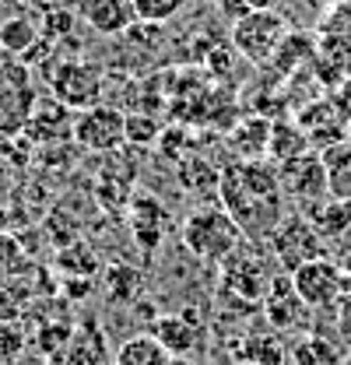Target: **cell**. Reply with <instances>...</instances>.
<instances>
[{"label": "cell", "mask_w": 351, "mask_h": 365, "mask_svg": "<svg viewBox=\"0 0 351 365\" xmlns=\"http://www.w3.org/2000/svg\"><path fill=\"white\" fill-rule=\"evenodd\" d=\"M74 140L85 148V151H95V155H113L116 148H123L127 140V113L102 102L95 109H85L74 116Z\"/></svg>", "instance_id": "cell-9"}, {"label": "cell", "mask_w": 351, "mask_h": 365, "mask_svg": "<svg viewBox=\"0 0 351 365\" xmlns=\"http://www.w3.org/2000/svg\"><path fill=\"white\" fill-rule=\"evenodd\" d=\"M274 277H278L274 274V257L267 253V246L243 239L239 250L221 264V295L235 299L243 306H257V302H263Z\"/></svg>", "instance_id": "cell-3"}, {"label": "cell", "mask_w": 351, "mask_h": 365, "mask_svg": "<svg viewBox=\"0 0 351 365\" xmlns=\"http://www.w3.org/2000/svg\"><path fill=\"white\" fill-rule=\"evenodd\" d=\"M267 253L274 257V264L281 267V274H295L302 264L327 257V242L320 239V232L312 228L302 211H292L281 218V225L270 232V239L263 242Z\"/></svg>", "instance_id": "cell-4"}, {"label": "cell", "mask_w": 351, "mask_h": 365, "mask_svg": "<svg viewBox=\"0 0 351 365\" xmlns=\"http://www.w3.org/2000/svg\"><path fill=\"white\" fill-rule=\"evenodd\" d=\"M278 169V182H281V193L288 200L299 204V211H309L312 204L327 200V173H323V158L320 151H306L285 165H274Z\"/></svg>", "instance_id": "cell-10"}, {"label": "cell", "mask_w": 351, "mask_h": 365, "mask_svg": "<svg viewBox=\"0 0 351 365\" xmlns=\"http://www.w3.org/2000/svg\"><path fill=\"white\" fill-rule=\"evenodd\" d=\"M186 7V0H133V14L144 25H162Z\"/></svg>", "instance_id": "cell-30"}, {"label": "cell", "mask_w": 351, "mask_h": 365, "mask_svg": "<svg viewBox=\"0 0 351 365\" xmlns=\"http://www.w3.org/2000/svg\"><path fill=\"white\" fill-rule=\"evenodd\" d=\"M25 351V334L14 319H0V362H14Z\"/></svg>", "instance_id": "cell-31"}, {"label": "cell", "mask_w": 351, "mask_h": 365, "mask_svg": "<svg viewBox=\"0 0 351 365\" xmlns=\"http://www.w3.org/2000/svg\"><path fill=\"white\" fill-rule=\"evenodd\" d=\"M36 43H39V29H36L32 18L18 14V18H7V21L0 25V49H4V53L25 60V56L36 49Z\"/></svg>", "instance_id": "cell-25"}, {"label": "cell", "mask_w": 351, "mask_h": 365, "mask_svg": "<svg viewBox=\"0 0 351 365\" xmlns=\"http://www.w3.org/2000/svg\"><path fill=\"white\" fill-rule=\"evenodd\" d=\"M81 18L102 36H120L133 29V0H81Z\"/></svg>", "instance_id": "cell-18"}, {"label": "cell", "mask_w": 351, "mask_h": 365, "mask_svg": "<svg viewBox=\"0 0 351 365\" xmlns=\"http://www.w3.org/2000/svg\"><path fill=\"white\" fill-rule=\"evenodd\" d=\"M288 359L292 365H341V348L323 334H302L292 344Z\"/></svg>", "instance_id": "cell-24"}, {"label": "cell", "mask_w": 351, "mask_h": 365, "mask_svg": "<svg viewBox=\"0 0 351 365\" xmlns=\"http://www.w3.org/2000/svg\"><path fill=\"white\" fill-rule=\"evenodd\" d=\"M306 151H312V148H309L306 134L299 130V123H295V120H274V123H270V148H267V162L285 165V162H292V158H299V155H306Z\"/></svg>", "instance_id": "cell-23"}, {"label": "cell", "mask_w": 351, "mask_h": 365, "mask_svg": "<svg viewBox=\"0 0 351 365\" xmlns=\"http://www.w3.org/2000/svg\"><path fill=\"white\" fill-rule=\"evenodd\" d=\"M285 344L278 341V334H253L243 344V362L246 365H285Z\"/></svg>", "instance_id": "cell-26"}, {"label": "cell", "mask_w": 351, "mask_h": 365, "mask_svg": "<svg viewBox=\"0 0 351 365\" xmlns=\"http://www.w3.org/2000/svg\"><path fill=\"white\" fill-rule=\"evenodd\" d=\"M327 98L334 102V109L351 123V78L348 81H341V85H334V88L327 91Z\"/></svg>", "instance_id": "cell-34"}, {"label": "cell", "mask_w": 351, "mask_h": 365, "mask_svg": "<svg viewBox=\"0 0 351 365\" xmlns=\"http://www.w3.org/2000/svg\"><path fill=\"white\" fill-rule=\"evenodd\" d=\"M36 106H39V91L29 63L4 60L0 63V137L25 134Z\"/></svg>", "instance_id": "cell-5"}, {"label": "cell", "mask_w": 351, "mask_h": 365, "mask_svg": "<svg viewBox=\"0 0 351 365\" xmlns=\"http://www.w3.org/2000/svg\"><path fill=\"white\" fill-rule=\"evenodd\" d=\"M299 299L306 302L312 313H327V309H337L341 299L351 292V274L330 260V257H320V260H309L302 264L295 274H288Z\"/></svg>", "instance_id": "cell-8"}, {"label": "cell", "mask_w": 351, "mask_h": 365, "mask_svg": "<svg viewBox=\"0 0 351 365\" xmlns=\"http://www.w3.org/2000/svg\"><path fill=\"white\" fill-rule=\"evenodd\" d=\"M334 313H337V334H341V337L351 344V292L341 299V306H337Z\"/></svg>", "instance_id": "cell-35"}, {"label": "cell", "mask_w": 351, "mask_h": 365, "mask_svg": "<svg viewBox=\"0 0 351 365\" xmlns=\"http://www.w3.org/2000/svg\"><path fill=\"white\" fill-rule=\"evenodd\" d=\"M113 365H173V355L162 348V341L155 334H131L116 348Z\"/></svg>", "instance_id": "cell-22"}, {"label": "cell", "mask_w": 351, "mask_h": 365, "mask_svg": "<svg viewBox=\"0 0 351 365\" xmlns=\"http://www.w3.org/2000/svg\"><path fill=\"white\" fill-rule=\"evenodd\" d=\"M158 137V123L148 120V116H127V140H137V144H148Z\"/></svg>", "instance_id": "cell-32"}, {"label": "cell", "mask_w": 351, "mask_h": 365, "mask_svg": "<svg viewBox=\"0 0 351 365\" xmlns=\"http://www.w3.org/2000/svg\"><path fill=\"white\" fill-rule=\"evenodd\" d=\"M260 306H263V313H267V319L274 323V334L302 330L306 319L312 317V309L299 299V292H295V284H292L288 274H278V277L270 281V288H267Z\"/></svg>", "instance_id": "cell-12"}, {"label": "cell", "mask_w": 351, "mask_h": 365, "mask_svg": "<svg viewBox=\"0 0 351 365\" xmlns=\"http://www.w3.org/2000/svg\"><path fill=\"white\" fill-rule=\"evenodd\" d=\"M320 158H323V173H327V193L337 200H351V144L337 140V144L323 148Z\"/></svg>", "instance_id": "cell-21"}, {"label": "cell", "mask_w": 351, "mask_h": 365, "mask_svg": "<svg viewBox=\"0 0 351 365\" xmlns=\"http://www.w3.org/2000/svg\"><path fill=\"white\" fill-rule=\"evenodd\" d=\"M179 239L197 260L221 267L239 250L243 232L228 218V211L221 204H200L179 222Z\"/></svg>", "instance_id": "cell-2"}, {"label": "cell", "mask_w": 351, "mask_h": 365, "mask_svg": "<svg viewBox=\"0 0 351 365\" xmlns=\"http://www.w3.org/2000/svg\"><path fill=\"white\" fill-rule=\"evenodd\" d=\"M295 123H299V130L306 134L309 148H316V151H323V148H330V144H337V140H348V120L334 109V102H330L327 95L306 102V106L295 113Z\"/></svg>", "instance_id": "cell-11"}, {"label": "cell", "mask_w": 351, "mask_h": 365, "mask_svg": "<svg viewBox=\"0 0 351 365\" xmlns=\"http://www.w3.org/2000/svg\"><path fill=\"white\" fill-rule=\"evenodd\" d=\"M29 271V253L21 246V239L7 228H0V284L4 281H14Z\"/></svg>", "instance_id": "cell-27"}, {"label": "cell", "mask_w": 351, "mask_h": 365, "mask_svg": "<svg viewBox=\"0 0 351 365\" xmlns=\"http://www.w3.org/2000/svg\"><path fill=\"white\" fill-rule=\"evenodd\" d=\"M4 218H7V197L0 193V225H4Z\"/></svg>", "instance_id": "cell-37"}, {"label": "cell", "mask_w": 351, "mask_h": 365, "mask_svg": "<svg viewBox=\"0 0 351 365\" xmlns=\"http://www.w3.org/2000/svg\"><path fill=\"white\" fill-rule=\"evenodd\" d=\"M71 337H74V327H71V323H43L39 334H36V351L53 362V359L67 348Z\"/></svg>", "instance_id": "cell-29"}, {"label": "cell", "mask_w": 351, "mask_h": 365, "mask_svg": "<svg viewBox=\"0 0 351 365\" xmlns=\"http://www.w3.org/2000/svg\"><path fill=\"white\" fill-rule=\"evenodd\" d=\"M155 337L162 341V348H166L173 359H183V355H190V348L197 344L200 327H197V319H190V313L158 317L155 319Z\"/></svg>", "instance_id": "cell-20"}, {"label": "cell", "mask_w": 351, "mask_h": 365, "mask_svg": "<svg viewBox=\"0 0 351 365\" xmlns=\"http://www.w3.org/2000/svg\"><path fill=\"white\" fill-rule=\"evenodd\" d=\"M74 116L67 106H60L56 98L53 102H39L29 127H25V137L32 144H56V140H74Z\"/></svg>", "instance_id": "cell-16"}, {"label": "cell", "mask_w": 351, "mask_h": 365, "mask_svg": "<svg viewBox=\"0 0 351 365\" xmlns=\"http://www.w3.org/2000/svg\"><path fill=\"white\" fill-rule=\"evenodd\" d=\"M288 18L278 11H250L239 21H232V49L239 53V60L267 67V60L278 53V46L288 39Z\"/></svg>", "instance_id": "cell-6"}, {"label": "cell", "mask_w": 351, "mask_h": 365, "mask_svg": "<svg viewBox=\"0 0 351 365\" xmlns=\"http://www.w3.org/2000/svg\"><path fill=\"white\" fill-rule=\"evenodd\" d=\"M127 222H131V235L137 239V246H141L144 253H151V250L166 239L169 211H166V204H162L158 197H151V193H133Z\"/></svg>", "instance_id": "cell-14"}, {"label": "cell", "mask_w": 351, "mask_h": 365, "mask_svg": "<svg viewBox=\"0 0 351 365\" xmlns=\"http://www.w3.org/2000/svg\"><path fill=\"white\" fill-rule=\"evenodd\" d=\"M312 78L330 91L334 85L351 78V39L337 36V32H320L316 36V49H312Z\"/></svg>", "instance_id": "cell-13"}, {"label": "cell", "mask_w": 351, "mask_h": 365, "mask_svg": "<svg viewBox=\"0 0 351 365\" xmlns=\"http://www.w3.org/2000/svg\"><path fill=\"white\" fill-rule=\"evenodd\" d=\"M270 123L267 116H246L235 123V130L228 134V148L239 155L235 162H263L267 148H270Z\"/></svg>", "instance_id": "cell-19"}, {"label": "cell", "mask_w": 351, "mask_h": 365, "mask_svg": "<svg viewBox=\"0 0 351 365\" xmlns=\"http://www.w3.org/2000/svg\"><path fill=\"white\" fill-rule=\"evenodd\" d=\"M49 91L60 106H67L71 113H85L102 106V91H106V74L98 63L91 60H60L49 74Z\"/></svg>", "instance_id": "cell-7"}, {"label": "cell", "mask_w": 351, "mask_h": 365, "mask_svg": "<svg viewBox=\"0 0 351 365\" xmlns=\"http://www.w3.org/2000/svg\"><path fill=\"white\" fill-rule=\"evenodd\" d=\"M221 207L239 225L243 239L267 242L285 218V193L278 182L274 162H232L221 169L218 182Z\"/></svg>", "instance_id": "cell-1"}, {"label": "cell", "mask_w": 351, "mask_h": 365, "mask_svg": "<svg viewBox=\"0 0 351 365\" xmlns=\"http://www.w3.org/2000/svg\"><path fill=\"white\" fill-rule=\"evenodd\" d=\"M312 4H327V7H334V4H341V0H312Z\"/></svg>", "instance_id": "cell-39"}, {"label": "cell", "mask_w": 351, "mask_h": 365, "mask_svg": "<svg viewBox=\"0 0 351 365\" xmlns=\"http://www.w3.org/2000/svg\"><path fill=\"white\" fill-rule=\"evenodd\" d=\"M18 4H21V0H18ZM25 7H36V11H43L46 0H25Z\"/></svg>", "instance_id": "cell-38"}, {"label": "cell", "mask_w": 351, "mask_h": 365, "mask_svg": "<svg viewBox=\"0 0 351 365\" xmlns=\"http://www.w3.org/2000/svg\"><path fill=\"white\" fill-rule=\"evenodd\" d=\"M323 32H337V36H348V39H351V0L334 4L330 18L323 21Z\"/></svg>", "instance_id": "cell-33"}, {"label": "cell", "mask_w": 351, "mask_h": 365, "mask_svg": "<svg viewBox=\"0 0 351 365\" xmlns=\"http://www.w3.org/2000/svg\"><path fill=\"white\" fill-rule=\"evenodd\" d=\"M348 144H351V123H348Z\"/></svg>", "instance_id": "cell-40"}, {"label": "cell", "mask_w": 351, "mask_h": 365, "mask_svg": "<svg viewBox=\"0 0 351 365\" xmlns=\"http://www.w3.org/2000/svg\"><path fill=\"white\" fill-rule=\"evenodd\" d=\"M302 215L312 222V228L320 232V239H323L327 246L351 239V200L327 197V200L312 204V207H309V211H302Z\"/></svg>", "instance_id": "cell-17"}, {"label": "cell", "mask_w": 351, "mask_h": 365, "mask_svg": "<svg viewBox=\"0 0 351 365\" xmlns=\"http://www.w3.org/2000/svg\"><path fill=\"white\" fill-rule=\"evenodd\" d=\"M49 365H109V348H106V337H102L98 323L81 319L74 327V337L67 341V348Z\"/></svg>", "instance_id": "cell-15"}, {"label": "cell", "mask_w": 351, "mask_h": 365, "mask_svg": "<svg viewBox=\"0 0 351 365\" xmlns=\"http://www.w3.org/2000/svg\"><path fill=\"white\" fill-rule=\"evenodd\" d=\"M179 182L190 186V190H200V193H218L221 169H215L208 158H190L179 169Z\"/></svg>", "instance_id": "cell-28"}, {"label": "cell", "mask_w": 351, "mask_h": 365, "mask_svg": "<svg viewBox=\"0 0 351 365\" xmlns=\"http://www.w3.org/2000/svg\"><path fill=\"white\" fill-rule=\"evenodd\" d=\"M274 4H278V0H243L246 14H250V11H274Z\"/></svg>", "instance_id": "cell-36"}]
</instances>
